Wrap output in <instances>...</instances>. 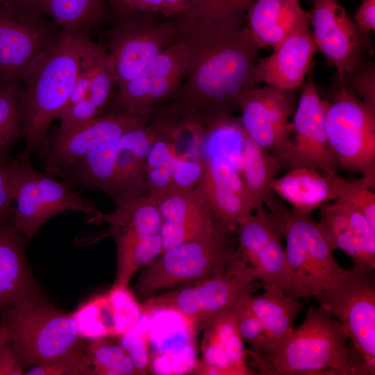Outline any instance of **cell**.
I'll list each match as a JSON object with an SVG mask.
<instances>
[{"instance_id": "1", "label": "cell", "mask_w": 375, "mask_h": 375, "mask_svg": "<svg viewBox=\"0 0 375 375\" xmlns=\"http://www.w3.org/2000/svg\"><path fill=\"white\" fill-rule=\"evenodd\" d=\"M190 48L185 78L167 103L178 118L231 112L240 96L256 86L253 74L259 49L244 19L181 27Z\"/></svg>"}, {"instance_id": "2", "label": "cell", "mask_w": 375, "mask_h": 375, "mask_svg": "<svg viewBox=\"0 0 375 375\" xmlns=\"http://www.w3.org/2000/svg\"><path fill=\"white\" fill-rule=\"evenodd\" d=\"M343 324L319 305L282 340L266 345L253 358L258 374L367 375Z\"/></svg>"}, {"instance_id": "3", "label": "cell", "mask_w": 375, "mask_h": 375, "mask_svg": "<svg viewBox=\"0 0 375 375\" xmlns=\"http://www.w3.org/2000/svg\"><path fill=\"white\" fill-rule=\"evenodd\" d=\"M90 38L88 33L64 35L55 47L38 56L18 76L23 151H40L47 144L49 127L68 102Z\"/></svg>"}, {"instance_id": "4", "label": "cell", "mask_w": 375, "mask_h": 375, "mask_svg": "<svg viewBox=\"0 0 375 375\" xmlns=\"http://www.w3.org/2000/svg\"><path fill=\"white\" fill-rule=\"evenodd\" d=\"M173 119L166 110H158L143 127L79 159L67 170L62 182L70 189H99L110 196L116 206L149 196L147 158L153 143Z\"/></svg>"}, {"instance_id": "5", "label": "cell", "mask_w": 375, "mask_h": 375, "mask_svg": "<svg viewBox=\"0 0 375 375\" xmlns=\"http://www.w3.org/2000/svg\"><path fill=\"white\" fill-rule=\"evenodd\" d=\"M265 204L283 224L291 296L299 299L317 297L345 270L334 257L331 242L310 214L289 208L273 192L267 194Z\"/></svg>"}, {"instance_id": "6", "label": "cell", "mask_w": 375, "mask_h": 375, "mask_svg": "<svg viewBox=\"0 0 375 375\" xmlns=\"http://www.w3.org/2000/svg\"><path fill=\"white\" fill-rule=\"evenodd\" d=\"M1 325L25 371L84 347L74 315L55 307L42 293L16 302Z\"/></svg>"}, {"instance_id": "7", "label": "cell", "mask_w": 375, "mask_h": 375, "mask_svg": "<svg viewBox=\"0 0 375 375\" xmlns=\"http://www.w3.org/2000/svg\"><path fill=\"white\" fill-rule=\"evenodd\" d=\"M236 231L225 227L208 238L163 251L143 267L134 285L135 294L145 300L224 271L238 253Z\"/></svg>"}, {"instance_id": "8", "label": "cell", "mask_w": 375, "mask_h": 375, "mask_svg": "<svg viewBox=\"0 0 375 375\" xmlns=\"http://www.w3.org/2000/svg\"><path fill=\"white\" fill-rule=\"evenodd\" d=\"M263 285L239 253L224 271L206 279L158 293L144 300L143 311L173 310L183 317L194 331L234 308Z\"/></svg>"}, {"instance_id": "9", "label": "cell", "mask_w": 375, "mask_h": 375, "mask_svg": "<svg viewBox=\"0 0 375 375\" xmlns=\"http://www.w3.org/2000/svg\"><path fill=\"white\" fill-rule=\"evenodd\" d=\"M156 15L137 11L110 13L105 47L117 88L135 77L181 38L175 18L158 19Z\"/></svg>"}, {"instance_id": "10", "label": "cell", "mask_w": 375, "mask_h": 375, "mask_svg": "<svg viewBox=\"0 0 375 375\" xmlns=\"http://www.w3.org/2000/svg\"><path fill=\"white\" fill-rule=\"evenodd\" d=\"M375 269L355 265L315 299L341 322L367 375L375 374Z\"/></svg>"}, {"instance_id": "11", "label": "cell", "mask_w": 375, "mask_h": 375, "mask_svg": "<svg viewBox=\"0 0 375 375\" xmlns=\"http://www.w3.org/2000/svg\"><path fill=\"white\" fill-rule=\"evenodd\" d=\"M106 223L117 247L116 276L112 287L128 288L133 275L162 251V219L157 203L149 196L116 206L110 214L99 212L88 221Z\"/></svg>"}, {"instance_id": "12", "label": "cell", "mask_w": 375, "mask_h": 375, "mask_svg": "<svg viewBox=\"0 0 375 375\" xmlns=\"http://www.w3.org/2000/svg\"><path fill=\"white\" fill-rule=\"evenodd\" d=\"M329 145L340 169L361 174L375 185V108L342 83L325 114Z\"/></svg>"}, {"instance_id": "13", "label": "cell", "mask_w": 375, "mask_h": 375, "mask_svg": "<svg viewBox=\"0 0 375 375\" xmlns=\"http://www.w3.org/2000/svg\"><path fill=\"white\" fill-rule=\"evenodd\" d=\"M190 58L189 43L181 35L135 77L117 88L106 113L129 114L150 122L178 90Z\"/></svg>"}, {"instance_id": "14", "label": "cell", "mask_w": 375, "mask_h": 375, "mask_svg": "<svg viewBox=\"0 0 375 375\" xmlns=\"http://www.w3.org/2000/svg\"><path fill=\"white\" fill-rule=\"evenodd\" d=\"M64 34L51 18L21 6H0V84L16 81L38 56Z\"/></svg>"}, {"instance_id": "15", "label": "cell", "mask_w": 375, "mask_h": 375, "mask_svg": "<svg viewBox=\"0 0 375 375\" xmlns=\"http://www.w3.org/2000/svg\"><path fill=\"white\" fill-rule=\"evenodd\" d=\"M300 99L292 122L294 139L278 158L283 169L312 167L327 174L340 169L325 126L328 101L322 100L309 75L302 84Z\"/></svg>"}, {"instance_id": "16", "label": "cell", "mask_w": 375, "mask_h": 375, "mask_svg": "<svg viewBox=\"0 0 375 375\" xmlns=\"http://www.w3.org/2000/svg\"><path fill=\"white\" fill-rule=\"evenodd\" d=\"M147 123L135 115L107 112L65 132H56L39 151L44 173L62 177L79 159Z\"/></svg>"}, {"instance_id": "17", "label": "cell", "mask_w": 375, "mask_h": 375, "mask_svg": "<svg viewBox=\"0 0 375 375\" xmlns=\"http://www.w3.org/2000/svg\"><path fill=\"white\" fill-rule=\"evenodd\" d=\"M236 234L240 256L263 287L274 285L291 296L281 219L262 206L238 224Z\"/></svg>"}, {"instance_id": "18", "label": "cell", "mask_w": 375, "mask_h": 375, "mask_svg": "<svg viewBox=\"0 0 375 375\" xmlns=\"http://www.w3.org/2000/svg\"><path fill=\"white\" fill-rule=\"evenodd\" d=\"M294 104L292 90L255 86L238 100L239 119L249 138L278 158L290 142L293 127L289 118Z\"/></svg>"}, {"instance_id": "19", "label": "cell", "mask_w": 375, "mask_h": 375, "mask_svg": "<svg viewBox=\"0 0 375 375\" xmlns=\"http://www.w3.org/2000/svg\"><path fill=\"white\" fill-rule=\"evenodd\" d=\"M117 88L105 46L88 41L81 56L76 82L58 117L56 131L65 132L106 113Z\"/></svg>"}, {"instance_id": "20", "label": "cell", "mask_w": 375, "mask_h": 375, "mask_svg": "<svg viewBox=\"0 0 375 375\" xmlns=\"http://www.w3.org/2000/svg\"><path fill=\"white\" fill-rule=\"evenodd\" d=\"M156 203L162 219V252L208 238L226 227L215 215L200 185L190 189L173 188Z\"/></svg>"}, {"instance_id": "21", "label": "cell", "mask_w": 375, "mask_h": 375, "mask_svg": "<svg viewBox=\"0 0 375 375\" xmlns=\"http://www.w3.org/2000/svg\"><path fill=\"white\" fill-rule=\"evenodd\" d=\"M312 36L327 62L334 66L341 83L358 68L366 35L358 29L338 0H313Z\"/></svg>"}, {"instance_id": "22", "label": "cell", "mask_w": 375, "mask_h": 375, "mask_svg": "<svg viewBox=\"0 0 375 375\" xmlns=\"http://www.w3.org/2000/svg\"><path fill=\"white\" fill-rule=\"evenodd\" d=\"M210 147L209 154L199 155L205 165L200 186L219 220L231 230L253 211L238 165L216 144L199 137Z\"/></svg>"}, {"instance_id": "23", "label": "cell", "mask_w": 375, "mask_h": 375, "mask_svg": "<svg viewBox=\"0 0 375 375\" xmlns=\"http://www.w3.org/2000/svg\"><path fill=\"white\" fill-rule=\"evenodd\" d=\"M309 27L294 33L274 48V53L255 66L253 80L275 88L292 90L304 82L316 50Z\"/></svg>"}, {"instance_id": "24", "label": "cell", "mask_w": 375, "mask_h": 375, "mask_svg": "<svg viewBox=\"0 0 375 375\" xmlns=\"http://www.w3.org/2000/svg\"><path fill=\"white\" fill-rule=\"evenodd\" d=\"M319 223L335 249H340L355 265L375 269V229L353 206L334 201L320 207Z\"/></svg>"}, {"instance_id": "25", "label": "cell", "mask_w": 375, "mask_h": 375, "mask_svg": "<svg viewBox=\"0 0 375 375\" xmlns=\"http://www.w3.org/2000/svg\"><path fill=\"white\" fill-rule=\"evenodd\" d=\"M26 241L10 219L0 225V325L16 302L42 293L26 259Z\"/></svg>"}, {"instance_id": "26", "label": "cell", "mask_w": 375, "mask_h": 375, "mask_svg": "<svg viewBox=\"0 0 375 375\" xmlns=\"http://www.w3.org/2000/svg\"><path fill=\"white\" fill-rule=\"evenodd\" d=\"M310 24V13L299 0H254L247 11L246 26L258 49L274 48Z\"/></svg>"}, {"instance_id": "27", "label": "cell", "mask_w": 375, "mask_h": 375, "mask_svg": "<svg viewBox=\"0 0 375 375\" xmlns=\"http://www.w3.org/2000/svg\"><path fill=\"white\" fill-rule=\"evenodd\" d=\"M235 307L215 316L205 327L201 360L214 366L217 375L253 374L247 366V350L237 329Z\"/></svg>"}, {"instance_id": "28", "label": "cell", "mask_w": 375, "mask_h": 375, "mask_svg": "<svg viewBox=\"0 0 375 375\" xmlns=\"http://www.w3.org/2000/svg\"><path fill=\"white\" fill-rule=\"evenodd\" d=\"M31 153L22 151L16 156L17 168L15 176V210L10 215L13 226L29 240L52 217L40 193L38 172L32 166Z\"/></svg>"}, {"instance_id": "29", "label": "cell", "mask_w": 375, "mask_h": 375, "mask_svg": "<svg viewBox=\"0 0 375 375\" xmlns=\"http://www.w3.org/2000/svg\"><path fill=\"white\" fill-rule=\"evenodd\" d=\"M333 174L312 167L294 168L281 177H276L272 184L271 191L290 203L294 210L310 214L317 208L335 200Z\"/></svg>"}, {"instance_id": "30", "label": "cell", "mask_w": 375, "mask_h": 375, "mask_svg": "<svg viewBox=\"0 0 375 375\" xmlns=\"http://www.w3.org/2000/svg\"><path fill=\"white\" fill-rule=\"evenodd\" d=\"M105 0H18L21 6L53 19L64 35L88 33L108 22Z\"/></svg>"}, {"instance_id": "31", "label": "cell", "mask_w": 375, "mask_h": 375, "mask_svg": "<svg viewBox=\"0 0 375 375\" xmlns=\"http://www.w3.org/2000/svg\"><path fill=\"white\" fill-rule=\"evenodd\" d=\"M260 294H250L244 302L260 322L268 344L278 342L294 330L293 322L305 303L276 285L263 287Z\"/></svg>"}, {"instance_id": "32", "label": "cell", "mask_w": 375, "mask_h": 375, "mask_svg": "<svg viewBox=\"0 0 375 375\" xmlns=\"http://www.w3.org/2000/svg\"><path fill=\"white\" fill-rule=\"evenodd\" d=\"M282 170L278 158L247 135L241 150L240 173L254 211L264 206L272 184Z\"/></svg>"}, {"instance_id": "33", "label": "cell", "mask_w": 375, "mask_h": 375, "mask_svg": "<svg viewBox=\"0 0 375 375\" xmlns=\"http://www.w3.org/2000/svg\"><path fill=\"white\" fill-rule=\"evenodd\" d=\"M254 0H195L174 17L181 27L244 19Z\"/></svg>"}, {"instance_id": "34", "label": "cell", "mask_w": 375, "mask_h": 375, "mask_svg": "<svg viewBox=\"0 0 375 375\" xmlns=\"http://www.w3.org/2000/svg\"><path fill=\"white\" fill-rule=\"evenodd\" d=\"M93 375H137L136 369L124 347L104 339L96 340L85 347Z\"/></svg>"}, {"instance_id": "35", "label": "cell", "mask_w": 375, "mask_h": 375, "mask_svg": "<svg viewBox=\"0 0 375 375\" xmlns=\"http://www.w3.org/2000/svg\"><path fill=\"white\" fill-rule=\"evenodd\" d=\"M22 139L17 81L0 84V160Z\"/></svg>"}, {"instance_id": "36", "label": "cell", "mask_w": 375, "mask_h": 375, "mask_svg": "<svg viewBox=\"0 0 375 375\" xmlns=\"http://www.w3.org/2000/svg\"><path fill=\"white\" fill-rule=\"evenodd\" d=\"M335 192L334 201L349 203L364 215L369 225L375 229L374 187L365 178L349 179L335 173L333 175Z\"/></svg>"}, {"instance_id": "37", "label": "cell", "mask_w": 375, "mask_h": 375, "mask_svg": "<svg viewBox=\"0 0 375 375\" xmlns=\"http://www.w3.org/2000/svg\"><path fill=\"white\" fill-rule=\"evenodd\" d=\"M26 375H93L90 358L83 347L70 350L51 360L33 366Z\"/></svg>"}, {"instance_id": "38", "label": "cell", "mask_w": 375, "mask_h": 375, "mask_svg": "<svg viewBox=\"0 0 375 375\" xmlns=\"http://www.w3.org/2000/svg\"><path fill=\"white\" fill-rule=\"evenodd\" d=\"M234 313L238 333L244 344L251 347L247 352L259 353L269 342L260 322L248 308L244 298L235 306Z\"/></svg>"}, {"instance_id": "39", "label": "cell", "mask_w": 375, "mask_h": 375, "mask_svg": "<svg viewBox=\"0 0 375 375\" xmlns=\"http://www.w3.org/2000/svg\"><path fill=\"white\" fill-rule=\"evenodd\" d=\"M171 168L174 188L190 189L201 183L205 165L199 156L178 155L176 151L172 159Z\"/></svg>"}, {"instance_id": "40", "label": "cell", "mask_w": 375, "mask_h": 375, "mask_svg": "<svg viewBox=\"0 0 375 375\" xmlns=\"http://www.w3.org/2000/svg\"><path fill=\"white\" fill-rule=\"evenodd\" d=\"M147 328H142L140 319L135 326L122 335L119 344L128 352L138 374L149 372V356L147 333Z\"/></svg>"}, {"instance_id": "41", "label": "cell", "mask_w": 375, "mask_h": 375, "mask_svg": "<svg viewBox=\"0 0 375 375\" xmlns=\"http://www.w3.org/2000/svg\"><path fill=\"white\" fill-rule=\"evenodd\" d=\"M17 168L16 157L0 160V225L6 222L12 213L10 206L14 200Z\"/></svg>"}, {"instance_id": "42", "label": "cell", "mask_w": 375, "mask_h": 375, "mask_svg": "<svg viewBox=\"0 0 375 375\" xmlns=\"http://www.w3.org/2000/svg\"><path fill=\"white\" fill-rule=\"evenodd\" d=\"M25 370L8 340L3 326L0 325V375H22Z\"/></svg>"}, {"instance_id": "43", "label": "cell", "mask_w": 375, "mask_h": 375, "mask_svg": "<svg viewBox=\"0 0 375 375\" xmlns=\"http://www.w3.org/2000/svg\"><path fill=\"white\" fill-rule=\"evenodd\" d=\"M162 0H116L112 14H122L131 11L160 14Z\"/></svg>"}, {"instance_id": "44", "label": "cell", "mask_w": 375, "mask_h": 375, "mask_svg": "<svg viewBox=\"0 0 375 375\" xmlns=\"http://www.w3.org/2000/svg\"><path fill=\"white\" fill-rule=\"evenodd\" d=\"M353 85L362 97V101L375 108L374 67L357 74L353 79Z\"/></svg>"}, {"instance_id": "45", "label": "cell", "mask_w": 375, "mask_h": 375, "mask_svg": "<svg viewBox=\"0 0 375 375\" xmlns=\"http://www.w3.org/2000/svg\"><path fill=\"white\" fill-rule=\"evenodd\" d=\"M354 23L367 35L375 29V0H362L354 16Z\"/></svg>"}, {"instance_id": "46", "label": "cell", "mask_w": 375, "mask_h": 375, "mask_svg": "<svg viewBox=\"0 0 375 375\" xmlns=\"http://www.w3.org/2000/svg\"><path fill=\"white\" fill-rule=\"evenodd\" d=\"M195 0H162L160 15L165 18H174L185 10Z\"/></svg>"}, {"instance_id": "47", "label": "cell", "mask_w": 375, "mask_h": 375, "mask_svg": "<svg viewBox=\"0 0 375 375\" xmlns=\"http://www.w3.org/2000/svg\"><path fill=\"white\" fill-rule=\"evenodd\" d=\"M18 0H0V6L13 8L17 5Z\"/></svg>"}, {"instance_id": "48", "label": "cell", "mask_w": 375, "mask_h": 375, "mask_svg": "<svg viewBox=\"0 0 375 375\" xmlns=\"http://www.w3.org/2000/svg\"><path fill=\"white\" fill-rule=\"evenodd\" d=\"M105 1L110 9V11L112 10L116 5V0H105Z\"/></svg>"}]
</instances>
